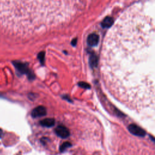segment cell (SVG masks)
Here are the masks:
<instances>
[{
    "label": "cell",
    "mask_w": 155,
    "mask_h": 155,
    "mask_svg": "<svg viewBox=\"0 0 155 155\" xmlns=\"http://www.w3.org/2000/svg\"><path fill=\"white\" fill-rule=\"evenodd\" d=\"M15 67H16L17 71L20 74H26L28 76V78L30 79H33L35 78V75L33 74L29 70L27 66V64H24L22 62H14Z\"/></svg>",
    "instance_id": "obj_1"
},
{
    "label": "cell",
    "mask_w": 155,
    "mask_h": 155,
    "mask_svg": "<svg viewBox=\"0 0 155 155\" xmlns=\"http://www.w3.org/2000/svg\"><path fill=\"white\" fill-rule=\"evenodd\" d=\"M128 129L131 133L135 136H137L142 137L145 135V131L139 127V126L135 124H130L129 126Z\"/></svg>",
    "instance_id": "obj_2"
},
{
    "label": "cell",
    "mask_w": 155,
    "mask_h": 155,
    "mask_svg": "<svg viewBox=\"0 0 155 155\" xmlns=\"http://www.w3.org/2000/svg\"><path fill=\"white\" fill-rule=\"evenodd\" d=\"M55 132L58 136L61 138H67L70 136V132L67 127L63 125H59L56 128Z\"/></svg>",
    "instance_id": "obj_3"
},
{
    "label": "cell",
    "mask_w": 155,
    "mask_h": 155,
    "mask_svg": "<svg viewBox=\"0 0 155 155\" xmlns=\"http://www.w3.org/2000/svg\"><path fill=\"white\" fill-rule=\"evenodd\" d=\"M47 114L46 109L43 106H38L37 107L34 109L31 115L33 118H40L42 116H46Z\"/></svg>",
    "instance_id": "obj_4"
},
{
    "label": "cell",
    "mask_w": 155,
    "mask_h": 155,
    "mask_svg": "<svg viewBox=\"0 0 155 155\" xmlns=\"http://www.w3.org/2000/svg\"><path fill=\"white\" fill-rule=\"evenodd\" d=\"M99 42V36L96 34H91L87 39V42L90 46H95Z\"/></svg>",
    "instance_id": "obj_5"
},
{
    "label": "cell",
    "mask_w": 155,
    "mask_h": 155,
    "mask_svg": "<svg viewBox=\"0 0 155 155\" xmlns=\"http://www.w3.org/2000/svg\"><path fill=\"white\" fill-rule=\"evenodd\" d=\"M40 123L43 127H51L55 125V119L53 118H46L41 121Z\"/></svg>",
    "instance_id": "obj_6"
},
{
    "label": "cell",
    "mask_w": 155,
    "mask_h": 155,
    "mask_svg": "<svg viewBox=\"0 0 155 155\" xmlns=\"http://www.w3.org/2000/svg\"><path fill=\"white\" fill-rule=\"evenodd\" d=\"M113 23V19L110 17H107L105 18L103 23H102V26L103 27H109L111 26V24Z\"/></svg>",
    "instance_id": "obj_7"
},
{
    "label": "cell",
    "mask_w": 155,
    "mask_h": 155,
    "mask_svg": "<svg viewBox=\"0 0 155 155\" xmlns=\"http://www.w3.org/2000/svg\"><path fill=\"white\" fill-rule=\"evenodd\" d=\"M90 64L92 67H96L98 65V58L95 55H91L90 57Z\"/></svg>",
    "instance_id": "obj_8"
},
{
    "label": "cell",
    "mask_w": 155,
    "mask_h": 155,
    "mask_svg": "<svg viewBox=\"0 0 155 155\" xmlns=\"http://www.w3.org/2000/svg\"><path fill=\"white\" fill-rule=\"evenodd\" d=\"M72 146L71 143H70L69 142H66L63 143L61 146H60V151L61 152H64L65 150H66L68 148H69Z\"/></svg>",
    "instance_id": "obj_9"
},
{
    "label": "cell",
    "mask_w": 155,
    "mask_h": 155,
    "mask_svg": "<svg viewBox=\"0 0 155 155\" xmlns=\"http://www.w3.org/2000/svg\"><path fill=\"white\" fill-rule=\"evenodd\" d=\"M78 85L79 87H82V88L85 89L90 88V85L88 83H87V82H78Z\"/></svg>",
    "instance_id": "obj_10"
},
{
    "label": "cell",
    "mask_w": 155,
    "mask_h": 155,
    "mask_svg": "<svg viewBox=\"0 0 155 155\" xmlns=\"http://www.w3.org/2000/svg\"><path fill=\"white\" fill-rule=\"evenodd\" d=\"M39 58H40L41 62L43 63L44 60V53H41V54L39 55Z\"/></svg>",
    "instance_id": "obj_11"
},
{
    "label": "cell",
    "mask_w": 155,
    "mask_h": 155,
    "mask_svg": "<svg viewBox=\"0 0 155 155\" xmlns=\"http://www.w3.org/2000/svg\"><path fill=\"white\" fill-rule=\"evenodd\" d=\"M3 130L0 129V138H1L2 137V136H3Z\"/></svg>",
    "instance_id": "obj_12"
}]
</instances>
